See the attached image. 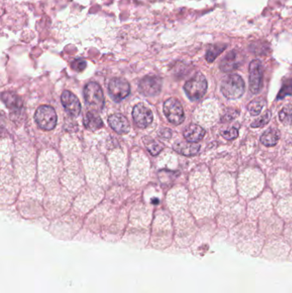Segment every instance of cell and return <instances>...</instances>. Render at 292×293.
<instances>
[{"label":"cell","instance_id":"cell-1","mask_svg":"<svg viewBox=\"0 0 292 293\" xmlns=\"http://www.w3.org/2000/svg\"><path fill=\"white\" fill-rule=\"evenodd\" d=\"M245 85L243 78L237 74H231L223 79L221 92L230 100H237L244 95Z\"/></svg>","mask_w":292,"mask_h":293},{"label":"cell","instance_id":"cell-2","mask_svg":"<svg viewBox=\"0 0 292 293\" xmlns=\"http://www.w3.org/2000/svg\"><path fill=\"white\" fill-rule=\"evenodd\" d=\"M291 247L289 244L281 241H270L262 250V256L266 259L274 262H285L288 260Z\"/></svg>","mask_w":292,"mask_h":293},{"label":"cell","instance_id":"cell-3","mask_svg":"<svg viewBox=\"0 0 292 293\" xmlns=\"http://www.w3.org/2000/svg\"><path fill=\"white\" fill-rule=\"evenodd\" d=\"M207 89V79L201 73L195 74L184 85L186 95L191 101H198L203 97Z\"/></svg>","mask_w":292,"mask_h":293},{"label":"cell","instance_id":"cell-4","mask_svg":"<svg viewBox=\"0 0 292 293\" xmlns=\"http://www.w3.org/2000/svg\"><path fill=\"white\" fill-rule=\"evenodd\" d=\"M34 119L40 128L44 131H51L57 125V113L52 107L41 106L37 109Z\"/></svg>","mask_w":292,"mask_h":293},{"label":"cell","instance_id":"cell-5","mask_svg":"<svg viewBox=\"0 0 292 293\" xmlns=\"http://www.w3.org/2000/svg\"><path fill=\"white\" fill-rule=\"evenodd\" d=\"M164 113L168 120L175 126L182 124L184 120L183 107L175 98H170L164 102Z\"/></svg>","mask_w":292,"mask_h":293},{"label":"cell","instance_id":"cell-6","mask_svg":"<svg viewBox=\"0 0 292 293\" xmlns=\"http://www.w3.org/2000/svg\"><path fill=\"white\" fill-rule=\"evenodd\" d=\"M84 98L88 104L95 107L97 110H101L104 107L103 91L101 86L96 83H89L84 88Z\"/></svg>","mask_w":292,"mask_h":293},{"label":"cell","instance_id":"cell-7","mask_svg":"<svg viewBox=\"0 0 292 293\" xmlns=\"http://www.w3.org/2000/svg\"><path fill=\"white\" fill-rule=\"evenodd\" d=\"M111 97L115 101H121L130 95L131 87L128 82L123 78H113L108 86Z\"/></svg>","mask_w":292,"mask_h":293},{"label":"cell","instance_id":"cell-8","mask_svg":"<svg viewBox=\"0 0 292 293\" xmlns=\"http://www.w3.org/2000/svg\"><path fill=\"white\" fill-rule=\"evenodd\" d=\"M263 69L260 60L255 59L250 64V89L253 94H257L262 89Z\"/></svg>","mask_w":292,"mask_h":293},{"label":"cell","instance_id":"cell-9","mask_svg":"<svg viewBox=\"0 0 292 293\" xmlns=\"http://www.w3.org/2000/svg\"><path fill=\"white\" fill-rule=\"evenodd\" d=\"M162 80L156 76H146L139 83L140 92L145 96H155L161 90Z\"/></svg>","mask_w":292,"mask_h":293},{"label":"cell","instance_id":"cell-10","mask_svg":"<svg viewBox=\"0 0 292 293\" xmlns=\"http://www.w3.org/2000/svg\"><path fill=\"white\" fill-rule=\"evenodd\" d=\"M132 116L135 123L141 128H146L152 121V111L143 103H139L134 107Z\"/></svg>","mask_w":292,"mask_h":293},{"label":"cell","instance_id":"cell-11","mask_svg":"<svg viewBox=\"0 0 292 293\" xmlns=\"http://www.w3.org/2000/svg\"><path fill=\"white\" fill-rule=\"evenodd\" d=\"M61 101L65 110L67 111L70 115L74 117L79 115L81 113V104L76 95L70 91L65 90L62 94Z\"/></svg>","mask_w":292,"mask_h":293},{"label":"cell","instance_id":"cell-12","mask_svg":"<svg viewBox=\"0 0 292 293\" xmlns=\"http://www.w3.org/2000/svg\"><path fill=\"white\" fill-rule=\"evenodd\" d=\"M242 61H241L240 56L237 51L233 50L225 56L222 61L220 62L219 67L224 72H231L238 69Z\"/></svg>","mask_w":292,"mask_h":293},{"label":"cell","instance_id":"cell-13","mask_svg":"<svg viewBox=\"0 0 292 293\" xmlns=\"http://www.w3.org/2000/svg\"><path fill=\"white\" fill-rule=\"evenodd\" d=\"M109 125L113 131H115L119 134H125L130 132V124L127 119L121 114L116 113L113 114L108 119Z\"/></svg>","mask_w":292,"mask_h":293},{"label":"cell","instance_id":"cell-14","mask_svg":"<svg viewBox=\"0 0 292 293\" xmlns=\"http://www.w3.org/2000/svg\"><path fill=\"white\" fill-rule=\"evenodd\" d=\"M183 136L186 140L189 143H197L201 141L205 136V131L201 128V126L197 125H190L185 129L183 132Z\"/></svg>","mask_w":292,"mask_h":293},{"label":"cell","instance_id":"cell-15","mask_svg":"<svg viewBox=\"0 0 292 293\" xmlns=\"http://www.w3.org/2000/svg\"><path fill=\"white\" fill-rule=\"evenodd\" d=\"M174 149L183 155H195L199 152L201 146L195 143H179L174 145Z\"/></svg>","mask_w":292,"mask_h":293},{"label":"cell","instance_id":"cell-16","mask_svg":"<svg viewBox=\"0 0 292 293\" xmlns=\"http://www.w3.org/2000/svg\"><path fill=\"white\" fill-rule=\"evenodd\" d=\"M83 123L86 128L90 130L92 132H95L103 126V122L101 120V117L94 112H89L86 114Z\"/></svg>","mask_w":292,"mask_h":293},{"label":"cell","instance_id":"cell-17","mask_svg":"<svg viewBox=\"0 0 292 293\" xmlns=\"http://www.w3.org/2000/svg\"><path fill=\"white\" fill-rule=\"evenodd\" d=\"M280 132L276 129L270 128L267 130L261 138V142L267 146H274L280 140Z\"/></svg>","mask_w":292,"mask_h":293},{"label":"cell","instance_id":"cell-18","mask_svg":"<svg viewBox=\"0 0 292 293\" xmlns=\"http://www.w3.org/2000/svg\"><path fill=\"white\" fill-rule=\"evenodd\" d=\"M2 99L7 107L13 110H20L22 107L21 98L10 92H4L2 95Z\"/></svg>","mask_w":292,"mask_h":293},{"label":"cell","instance_id":"cell-19","mask_svg":"<svg viewBox=\"0 0 292 293\" xmlns=\"http://www.w3.org/2000/svg\"><path fill=\"white\" fill-rule=\"evenodd\" d=\"M226 46H227L224 45V44H215V45L211 46L206 53L207 61L208 63H213L216 59L217 57L220 55L225 51Z\"/></svg>","mask_w":292,"mask_h":293},{"label":"cell","instance_id":"cell-20","mask_svg":"<svg viewBox=\"0 0 292 293\" xmlns=\"http://www.w3.org/2000/svg\"><path fill=\"white\" fill-rule=\"evenodd\" d=\"M266 101L262 98H259L256 100L251 101L250 104L248 105V111L250 112L252 116H256L262 112Z\"/></svg>","mask_w":292,"mask_h":293},{"label":"cell","instance_id":"cell-21","mask_svg":"<svg viewBox=\"0 0 292 293\" xmlns=\"http://www.w3.org/2000/svg\"><path fill=\"white\" fill-rule=\"evenodd\" d=\"M292 94V79H287L284 82L282 88L280 89L279 95H277V100H282L287 95Z\"/></svg>","mask_w":292,"mask_h":293},{"label":"cell","instance_id":"cell-22","mask_svg":"<svg viewBox=\"0 0 292 293\" xmlns=\"http://www.w3.org/2000/svg\"><path fill=\"white\" fill-rule=\"evenodd\" d=\"M280 119L281 122L285 125H290L292 122V107H284L282 110L280 111Z\"/></svg>","mask_w":292,"mask_h":293},{"label":"cell","instance_id":"cell-23","mask_svg":"<svg viewBox=\"0 0 292 293\" xmlns=\"http://www.w3.org/2000/svg\"><path fill=\"white\" fill-rule=\"evenodd\" d=\"M271 117V112L270 111H267L262 117H260L255 122H253L251 126H252L253 128H258V127H262V126H266L270 121Z\"/></svg>","mask_w":292,"mask_h":293},{"label":"cell","instance_id":"cell-24","mask_svg":"<svg viewBox=\"0 0 292 293\" xmlns=\"http://www.w3.org/2000/svg\"><path fill=\"white\" fill-rule=\"evenodd\" d=\"M147 149L152 155H157L163 149V145L159 142L152 141L151 144L147 145Z\"/></svg>","mask_w":292,"mask_h":293},{"label":"cell","instance_id":"cell-25","mask_svg":"<svg viewBox=\"0 0 292 293\" xmlns=\"http://www.w3.org/2000/svg\"><path fill=\"white\" fill-rule=\"evenodd\" d=\"M71 67L74 70L81 72V71H83V70H85L86 67H87V62L82 59V58H78V59H76V60L72 62Z\"/></svg>","mask_w":292,"mask_h":293},{"label":"cell","instance_id":"cell-26","mask_svg":"<svg viewBox=\"0 0 292 293\" xmlns=\"http://www.w3.org/2000/svg\"><path fill=\"white\" fill-rule=\"evenodd\" d=\"M223 138L226 139V140H233L235 138H238V131L235 127L228 129L225 132H222Z\"/></svg>","mask_w":292,"mask_h":293},{"label":"cell","instance_id":"cell-27","mask_svg":"<svg viewBox=\"0 0 292 293\" xmlns=\"http://www.w3.org/2000/svg\"><path fill=\"white\" fill-rule=\"evenodd\" d=\"M238 115H239V111L231 109V110H229L228 112L225 113V115L222 117L221 121H222L223 123L230 122L231 120L236 119Z\"/></svg>","mask_w":292,"mask_h":293},{"label":"cell","instance_id":"cell-28","mask_svg":"<svg viewBox=\"0 0 292 293\" xmlns=\"http://www.w3.org/2000/svg\"><path fill=\"white\" fill-rule=\"evenodd\" d=\"M171 135H172V132H170L169 129H164V130H162L161 132H159V136L161 138H165V139H169L171 137Z\"/></svg>","mask_w":292,"mask_h":293},{"label":"cell","instance_id":"cell-29","mask_svg":"<svg viewBox=\"0 0 292 293\" xmlns=\"http://www.w3.org/2000/svg\"><path fill=\"white\" fill-rule=\"evenodd\" d=\"M288 261H290V262H292V250L291 251V252H290L289 257H288Z\"/></svg>","mask_w":292,"mask_h":293}]
</instances>
